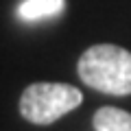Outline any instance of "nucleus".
Listing matches in <instances>:
<instances>
[{"label":"nucleus","mask_w":131,"mask_h":131,"mask_svg":"<svg viewBox=\"0 0 131 131\" xmlns=\"http://www.w3.org/2000/svg\"><path fill=\"white\" fill-rule=\"evenodd\" d=\"M77 74L101 94L127 96L131 94V52L116 44H94L81 52Z\"/></svg>","instance_id":"obj_1"},{"label":"nucleus","mask_w":131,"mask_h":131,"mask_svg":"<svg viewBox=\"0 0 131 131\" xmlns=\"http://www.w3.org/2000/svg\"><path fill=\"white\" fill-rule=\"evenodd\" d=\"M83 103V92L70 83H31L20 96V116L31 125L48 127L74 112Z\"/></svg>","instance_id":"obj_2"},{"label":"nucleus","mask_w":131,"mask_h":131,"mask_svg":"<svg viewBox=\"0 0 131 131\" xmlns=\"http://www.w3.org/2000/svg\"><path fill=\"white\" fill-rule=\"evenodd\" d=\"M94 131H131V114L118 107H98L92 118Z\"/></svg>","instance_id":"obj_3"},{"label":"nucleus","mask_w":131,"mask_h":131,"mask_svg":"<svg viewBox=\"0 0 131 131\" xmlns=\"http://www.w3.org/2000/svg\"><path fill=\"white\" fill-rule=\"evenodd\" d=\"M66 9V0H24L18 7V15L22 20H42V18H52L59 15Z\"/></svg>","instance_id":"obj_4"}]
</instances>
